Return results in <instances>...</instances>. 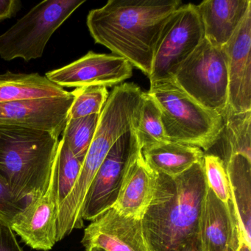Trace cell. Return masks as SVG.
<instances>
[{
	"mask_svg": "<svg viewBox=\"0 0 251 251\" xmlns=\"http://www.w3.org/2000/svg\"><path fill=\"white\" fill-rule=\"evenodd\" d=\"M142 155L155 173L176 177L202 160L205 154L196 147L167 142L142 149Z\"/></svg>",
	"mask_w": 251,
	"mask_h": 251,
	"instance_id": "cell-19",
	"label": "cell"
},
{
	"mask_svg": "<svg viewBox=\"0 0 251 251\" xmlns=\"http://www.w3.org/2000/svg\"><path fill=\"white\" fill-rule=\"evenodd\" d=\"M85 251H105L100 248H97V247H92V248H87Z\"/></svg>",
	"mask_w": 251,
	"mask_h": 251,
	"instance_id": "cell-31",
	"label": "cell"
},
{
	"mask_svg": "<svg viewBox=\"0 0 251 251\" xmlns=\"http://www.w3.org/2000/svg\"><path fill=\"white\" fill-rule=\"evenodd\" d=\"M147 92L159 107L169 142L207 151L221 139L223 117L198 103L174 77L151 82Z\"/></svg>",
	"mask_w": 251,
	"mask_h": 251,
	"instance_id": "cell-4",
	"label": "cell"
},
{
	"mask_svg": "<svg viewBox=\"0 0 251 251\" xmlns=\"http://www.w3.org/2000/svg\"><path fill=\"white\" fill-rule=\"evenodd\" d=\"M174 78L198 103L225 117L228 104V74L223 48L203 39L179 67Z\"/></svg>",
	"mask_w": 251,
	"mask_h": 251,
	"instance_id": "cell-7",
	"label": "cell"
},
{
	"mask_svg": "<svg viewBox=\"0 0 251 251\" xmlns=\"http://www.w3.org/2000/svg\"><path fill=\"white\" fill-rule=\"evenodd\" d=\"M202 251H235L237 226L231 202L220 201L208 188L201 226Z\"/></svg>",
	"mask_w": 251,
	"mask_h": 251,
	"instance_id": "cell-15",
	"label": "cell"
},
{
	"mask_svg": "<svg viewBox=\"0 0 251 251\" xmlns=\"http://www.w3.org/2000/svg\"><path fill=\"white\" fill-rule=\"evenodd\" d=\"M235 251H251V245L242 236H237V245Z\"/></svg>",
	"mask_w": 251,
	"mask_h": 251,
	"instance_id": "cell-30",
	"label": "cell"
},
{
	"mask_svg": "<svg viewBox=\"0 0 251 251\" xmlns=\"http://www.w3.org/2000/svg\"><path fill=\"white\" fill-rule=\"evenodd\" d=\"M133 75L131 64L115 55L88 52L77 61L46 73L45 77L61 87L121 84Z\"/></svg>",
	"mask_w": 251,
	"mask_h": 251,
	"instance_id": "cell-11",
	"label": "cell"
},
{
	"mask_svg": "<svg viewBox=\"0 0 251 251\" xmlns=\"http://www.w3.org/2000/svg\"><path fill=\"white\" fill-rule=\"evenodd\" d=\"M223 49L228 74L227 111H251V9Z\"/></svg>",
	"mask_w": 251,
	"mask_h": 251,
	"instance_id": "cell-13",
	"label": "cell"
},
{
	"mask_svg": "<svg viewBox=\"0 0 251 251\" xmlns=\"http://www.w3.org/2000/svg\"><path fill=\"white\" fill-rule=\"evenodd\" d=\"M0 251H23L9 224L0 221Z\"/></svg>",
	"mask_w": 251,
	"mask_h": 251,
	"instance_id": "cell-28",
	"label": "cell"
},
{
	"mask_svg": "<svg viewBox=\"0 0 251 251\" xmlns=\"http://www.w3.org/2000/svg\"><path fill=\"white\" fill-rule=\"evenodd\" d=\"M223 119L222 135L226 138L225 160L237 155L251 160V111L244 114L227 111Z\"/></svg>",
	"mask_w": 251,
	"mask_h": 251,
	"instance_id": "cell-21",
	"label": "cell"
},
{
	"mask_svg": "<svg viewBox=\"0 0 251 251\" xmlns=\"http://www.w3.org/2000/svg\"><path fill=\"white\" fill-rule=\"evenodd\" d=\"M136 132L142 150L169 142L164 131L159 107L148 92L143 94Z\"/></svg>",
	"mask_w": 251,
	"mask_h": 251,
	"instance_id": "cell-22",
	"label": "cell"
},
{
	"mask_svg": "<svg viewBox=\"0 0 251 251\" xmlns=\"http://www.w3.org/2000/svg\"><path fill=\"white\" fill-rule=\"evenodd\" d=\"M204 39L197 5L177 8L163 29L155 48L150 82L174 77L179 67Z\"/></svg>",
	"mask_w": 251,
	"mask_h": 251,
	"instance_id": "cell-8",
	"label": "cell"
},
{
	"mask_svg": "<svg viewBox=\"0 0 251 251\" xmlns=\"http://www.w3.org/2000/svg\"><path fill=\"white\" fill-rule=\"evenodd\" d=\"M82 245L105 251H148L142 220L127 217L113 207L101 213L84 230Z\"/></svg>",
	"mask_w": 251,
	"mask_h": 251,
	"instance_id": "cell-14",
	"label": "cell"
},
{
	"mask_svg": "<svg viewBox=\"0 0 251 251\" xmlns=\"http://www.w3.org/2000/svg\"><path fill=\"white\" fill-rule=\"evenodd\" d=\"M203 27L204 39L223 48L240 25L251 0H207L197 5Z\"/></svg>",
	"mask_w": 251,
	"mask_h": 251,
	"instance_id": "cell-16",
	"label": "cell"
},
{
	"mask_svg": "<svg viewBox=\"0 0 251 251\" xmlns=\"http://www.w3.org/2000/svg\"><path fill=\"white\" fill-rule=\"evenodd\" d=\"M224 164L228 177L237 236H242L251 245V160L237 155L225 160Z\"/></svg>",
	"mask_w": 251,
	"mask_h": 251,
	"instance_id": "cell-18",
	"label": "cell"
},
{
	"mask_svg": "<svg viewBox=\"0 0 251 251\" xmlns=\"http://www.w3.org/2000/svg\"><path fill=\"white\" fill-rule=\"evenodd\" d=\"M156 174L142 219L148 251H202L201 218L208 189L203 161L176 177Z\"/></svg>",
	"mask_w": 251,
	"mask_h": 251,
	"instance_id": "cell-1",
	"label": "cell"
},
{
	"mask_svg": "<svg viewBox=\"0 0 251 251\" xmlns=\"http://www.w3.org/2000/svg\"><path fill=\"white\" fill-rule=\"evenodd\" d=\"M73 92L74 100L68 119H77L93 114H100L106 103L109 92L107 87L89 86L76 88Z\"/></svg>",
	"mask_w": 251,
	"mask_h": 251,
	"instance_id": "cell-25",
	"label": "cell"
},
{
	"mask_svg": "<svg viewBox=\"0 0 251 251\" xmlns=\"http://www.w3.org/2000/svg\"><path fill=\"white\" fill-rule=\"evenodd\" d=\"M156 176L141 152L129 169L113 208L123 215L142 220L152 200Z\"/></svg>",
	"mask_w": 251,
	"mask_h": 251,
	"instance_id": "cell-17",
	"label": "cell"
},
{
	"mask_svg": "<svg viewBox=\"0 0 251 251\" xmlns=\"http://www.w3.org/2000/svg\"><path fill=\"white\" fill-rule=\"evenodd\" d=\"M180 0H109L92 10L86 25L95 43L151 75L155 48Z\"/></svg>",
	"mask_w": 251,
	"mask_h": 251,
	"instance_id": "cell-2",
	"label": "cell"
},
{
	"mask_svg": "<svg viewBox=\"0 0 251 251\" xmlns=\"http://www.w3.org/2000/svg\"><path fill=\"white\" fill-rule=\"evenodd\" d=\"M59 142L49 132L0 126V176L17 202L46 192Z\"/></svg>",
	"mask_w": 251,
	"mask_h": 251,
	"instance_id": "cell-3",
	"label": "cell"
},
{
	"mask_svg": "<svg viewBox=\"0 0 251 251\" xmlns=\"http://www.w3.org/2000/svg\"><path fill=\"white\" fill-rule=\"evenodd\" d=\"M202 161L208 187L220 201L230 203V186L224 161L218 155L207 154Z\"/></svg>",
	"mask_w": 251,
	"mask_h": 251,
	"instance_id": "cell-26",
	"label": "cell"
},
{
	"mask_svg": "<svg viewBox=\"0 0 251 251\" xmlns=\"http://www.w3.org/2000/svg\"><path fill=\"white\" fill-rule=\"evenodd\" d=\"M86 0H45L0 35V57L7 61L38 59L55 31Z\"/></svg>",
	"mask_w": 251,
	"mask_h": 251,
	"instance_id": "cell-6",
	"label": "cell"
},
{
	"mask_svg": "<svg viewBox=\"0 0 251 251\" xmlns=\"http://www.w3.org/2000/svg\"><path fill=\"white\" fill-rule=\"evenodd\" d=\"M74 95L45 99H23L0 103V126L43 130L57 138L68 121Z\"/></svg>",
	"mask_w": 251,
	"mask_h": 251,
	"instance_id": "cell-12",
	"label": "cell"
},
{
	"mask_svg": "<svg viewBox=\"0 0 251 251\" xmlns=\"http://www.w3.org/2000/svg\"><path fill=\"white\" fill-rule=\"evenodd\" d=\"M100 114L77 119H68L63 131L62 139L76 158L84 161L96 133Z\"/></svg>",
	"mask_w": 251,
	"mask_h": 251,
	"instance_id": "cell-23",
	"label": "cell"
},
{
	"mask_svg": "<svg viewBox=\"0 0 251 251\" xmlns=\"http://www.w3.org/2000/svg\"><path fill=\"white\" fill-rule=\"evenodd\" d=\"M56 157V156H55ZM59 199L58 194L55 158L52 166L49 184L45 194L29 201L21 212L11 221L14 233L32 249L51 251L57 243Z\"/></svg>",
	"mask_w": 251,
	"mask_h": 251,
	"instance_id": "cell-10",
	"label": "cell"
},
{
	"mask_svg": "<svg viewBox=\"0 0 251 251\" xmlns=\"http://www.w3.org/2000/svg\"><path fill=\"white\" fill-rule=\"evenodd\" d=\"M136 130L121 136L102 161L85 199L83 221H92L115 203L129 169L142 152Z\"/></svg>",
	"mask_w": 251,
	"mask_h": 251,
	"instance_id": "cell-9",
	"label": "cell"
},
{
	"mask_svg": "<svg viewBox=\"0 0 251 251\" xmlns=\"http://www.w3.org/2000/svg\"><path fill=\"white\" fill-rule=\"evenodd\" d=\"M144 92L133 83L114 86L100 116L96 133L83 161L75 186L90 187L97 172L114 144L123 135L136 129Z\"/></svg>",
	"mask_w": 251,
	"mask_h": 251,
	"instance_id": "cell-5",
	"label": "cell"
},
{
	"mask_svg": "<svg viewBox=\"0 0 251 251\" xmlns=\"http://www.w3.org/2000/svg\"><path fill=\"white\" fill-rule=\"evenodd\" d=\"M70 93L38 73L8 72L0 75V103L17 100L64 98Z\"/></svg>",
	"mask_w": 251,
	"mask_h": 251,
	"instance_id": "cell-20",
	"label": "cell"
},
{
	"mask_svg": "<svg viewBox=\"0 0 251 251\" xmlns=\"http://www.w3.org/2000/svg\"><path fill=\"white\" fill-rule=\"evenodd\" d=\"M25 205L17 202L0 176V221L11 224L13 219L23 211Z\"/></svg>",
	"mask_w": 251,
	"mask_h": 251,
	"instance_id": "cell-27",
	"label": "cell"
},
{
	"mask_svg": "<svg viewBox=\"0 0 251 251\" xmlns=\"http://www.w3.org/2000/svg\"><path fill=\"white\" fill-rule=\"evenodd\" d=\"M21 8L20 0H0V21L15 17Z\"/></svg>",
	"mask_w": 251,
	"mask_h": 251,
	"instance_id": "cell-29",
	"label": "cell"
},
{
	"mask_svg": "<svg viewBox=\"0 0 251 251\" xmlns=\"http://www.w3.org/2000/svg\"><path fill=\"white\" fill-rule=\"evenodd\" d=\"M83 163L73 155L65 141L61 139L55 157L59 204L65 199L74 186Z\"/></svg>",
	"mask_w": 251,
	"mask_h": 251,
	"instance_id": "cell-24",
	"label": "cell"
}]
</instances>
